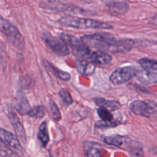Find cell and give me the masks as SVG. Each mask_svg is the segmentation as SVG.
Masks as SVG:
<instances>
[{"label": "cell", "instance_id": "obj_1", "mask_svg": "<svg viewBox=\"0 0 157 157\" xmlns=\"http://www.w3.org/2000/svg\"><path fill=\"white\" fill-rule=\"evenodd\" d=\"M80 39L88 47L98 48L108 53L126 52L134 45V41L131 39L118 40L111 34L105 33L85 35Z\"/></svg>", "mask_w": 157, "mask_h": 157}, {"label": "cell", "instance_id": "obj_2", "mask_svg": "<svg viewBox=\"0 0 157 157\" xmlns=\"http://www.w3.org/2000/svg\"><path fill=\"white\" fill-rule=\"evenodd\" d=\"M58 23L66 27H71L79 29H112V26L102 21H99L92 18H82L72 16L62 17L58 20Z\"/></svg>", "mask_w": 157, "mask_h": 157}, {"label": "cell", "instance_id": "obj_3", "mask_svg": "<svg viewBox=\"0 0 157 157\" xmlns=\"http://www.w3.org/2000/svg\"><path fill=\"white\" fill-rule=\"evenodd\" d=\"M0 31L17 48L20 50L24 48L25 42L18 28L1 15H0Z\"/></svg>", "mask_w": 157, "mask_h": 157}, {"label": "cell", "instance_id": "obj_4", "mask_svg": "<svg viewBox=\"0 0 157 157\" xmlns=\"http://www.w3.org/2000/svg\"><path fill=\"white\" fill-rule=\"evenodd\" d=\"M58 36L78 58L88 59L91 50L90 47L81 39H79L75 36L65 33H60Z\"/></svg>", "mask_w": 157, "mask_h": 157}, {"label": "cell", "instance_id": "obj_5", "mask_svg": "<svg viewBox=\"0 0 157 157\" xmlns=\"http://www.w3.org/2000/svg\"><path fill=\"white\" fill-rule=\"evenodd\" d=\"M0 142L18 156H23L25 151L17 136L2 128H0Z\"/></svg>", "mask_w": 157, "mask_h": 157}, {"label": "cell", "instance_id": "obj_6", "mask_svg": "<svg viewBox=\"0 0 157 157\" xmlns=\"http://www.w3.org/2000/svg\"><path fill=\"white\" fill-rule=\"evenodd\" d=\"M42 38L46 45L56 55L64 56L70 53L68 46L59 38L53 36L50 33L44 32Z\"/></svg>", "mask_w": 157, "mask_h": 157}, {"label": "cell", "instance_id": "obj_7", "mask_svg": "<svg viewBox=\"0 0 157 157\" xmlns=\"http://www.w3.org/2000/svg\"><path fill=\"white\" fill-rule=\"evenodd\" d=\"M137 70L132 66H124L115 70L110 76V81L114 85L123 84L136 76Z\"/></svg>", "mask_w": 157, "mask_h": 157}, {"label": "cell", "instance_id": "obj_8", "mask_svg": "<svg viewBox=\"0 0 157 157\" xmlns=\"http://www.w3.org/2000/svg\"><path fill=\"white\" fill-rule=\"evenodd\" d=\"M40 6L42 8L48 9L53 10H56L59 12H67L75 14H87L88 12L86 10L77 6H75L71 4H63L60 2H53L46 1L40 4Z\"/></svg>", "mask_w": 157, "mask_h": 157}, {"label": "cell", "instance_id": "obj_9", "mask_svg": "<svg viewBox=\"0 0 157 157\" xmlns=\"http://www.w3.org/2000/svg\"><path fill=\"white\" fill-rule=\"evenodd\" d=\"M103 140L108 145L114 146L121 149H129L132 145V140L128 136L113 134L104 137Z\"/></svg>", "mask_w": 157, "mask_h": 157}, {"label": "cell", "instance_id": "obj_10", "mask_svg": "<svg viewBox=\"0 0 157 157\" xmlns=\"http://www.w3.org/2000/svg\"><path fill=\"white\" fill-rule=\"evenodd\" d=\"M129 109L134 114L149 118L154 112L153 107L142 100H135L129 105Z\"/></svg>", "mask_w": 157, "mask_h": 157}, {"label": "cell", "instance_id": "obj_11", "mask_svg": "<svg viewBox=\"0 0 157 157\" xmlns=\"http://www.w3.org/2000/svg\"><path fill=\"white\" fill-rule=\"evenodd\" d=\"M88 59L96 64L107 65L112 62V57L107 52L97 50L90 52Z\"/></svg>", "mask_w": 157, "mask_h": 157}, {"label": "cell", "instance_id": "obj_12", "mask_svg": "<svg viewBox=\"0 0 157 157\" xmlns=\"http://www.w3.org/2000/svg\"><path fill=\"white\" fill-rule=\"evenodd\" d=\"M109 13L113 16H120L126 13L129 9V5L123 1H110L107 4Z\"/></svg>", "mask_w": 157, "mask_h": 157}, {"label": "cell", "instance_id": "obj_13", "mask_svg": "<svg viewBox=\"0 0 157 157\" xmlns=\"http://www.w3.org/2000/svg\"><path fill=\"white\" fill-rule=\"evenodd\" d=\"M9 118L11 124L13 126V129L15 130V134L17 137L18 138V139H20V141L23 144L26 143V137L25 131L17 115L14 112H10Z\"/></svg>", "mask_w": 157, "mask_h": 157}, {"label": "cell", "instance_id": "obj_14", "mask_svg": "<svg viewBox=\"0 0 157 157\" xmlns=\"http://www.w3.org/2000/svg\"><path fill=\"white\" fill-rule=\"evenodd\" d=\"M75 67L80 74L89 75L94 72L96 66L88 59L78 58L75 61Z\"/></svg>", "mask_w": 157, "mask_h": 157}, {"label": "cell", "instance_id": "obj_15", "mask_svg": "<svg viewBox=\"0 0 157 157\" xmlns=\"http://www.w3.org/2000/svg\"><path fill=\"white\" fill-rule=\"evenodd\" d=\"M137 79L145 85L157 83V72H151L148 70L137 71L136 76Z\"/></svg>", "mask_w": 157, "mask_h": 157}, {"label": "cell", "instance_id": "obj_16", "mask_svg": "<svg viewBox=\"0 0 157 157\" xmlns=\"http://www.w3.org/2000/svg\"><path fill=\"white\" fill-rule=\"evenodd\" d=\"M15 109L21 115L28 114L31 107L26 97L23 94H18L15 99Z\"/></svg>", "mask_w": 157, "mask_h": 157}, {"label": "cell", "instance_id": "obj_17", "mask_svg": "<svg viewBox=\"0 0 157 157\" xmlns=\"http://www.w3.org/2000/svg\"><path fill=\"white\" fill-rule=\"evenodd\" d=\"M95 104L99 107L105 108L110 111H113L120 108L121 104L115 100H108L102 98H96L93 99Z\"/></svg>", "mask_w": 157, "mask_h": 157}, {"label": "cell", "instance_id": "obj_18", "mask_svg": "<svg viewBox=\"0 0 157 157\" xmlns=\"http://www.w3.org/2000/svg\"><path fill=\"white\" fill-rule=\"evenodd\" d=\"M37 137L43 147H45L49 142L48 129L46 121H43L39 126Z\"/></svg>", "mask_w": 157, "mask_h": 157}, {"label": "cell", "instance_id": "obj_19", "mask_svg": "<svg viewBox=\"0 0 157 157\" xmlns=\"http://www.w3.org/2000/svg\"><path fill=\"white\" fill-rule=\"evenodd\" d=\"M85 155L87 156H99L100 145L94 142H86L84 145Z\"/></svg>", "mask_w": 157, "mask_h": 157}, {"label": "cell", "instance_id": "obj_20", "mask_svg": "<svg viewBox=\"0 0 157 157\" xmlns=\"http://www.w3.org/2000/svg\"><path fill=\"white\" fill-rule=\"evenodd\" d=\"M140 66L145 70H157V61L149 59V58H142L139 61Z\"/></svg>", "mask_w": 157, "mask_h": 157}, {"label": "cell", "instance_id": "obj_21", "mask_svg": "<svg viewBox=\"0 0 157 157\" xmlns=\"http://www.w3.org/2000/svg\"><path fill=\"white\" fill-rule=\"evenodd\" d=\"M45 107L42 105H39L31 109L28 115L34 118H42L45 115Z\"/></svg>", "mask_w": 157, "mask_h": 157}, {"label": "cell", "instance_id": "obj_22", "mask_svg": "<svg viewBox=\"0 0 157 157\" xmlns=\"http://www.w3.org/2000/svg\"><path fill=\"white\" fill-rule=\"evenodd\" d=\"M97 113L101 120L103 121H113V117L110 111L104 107H99L97 109Z\"/></svg>", "mask_w": 157, "mask_h": 157}, {"label": "cell", "instance_id": "obj_23", "mask_svg": "<svg viewBox=\"0 0 157 157\" xmlns=\"http://www.w3.org/2000/svg\"><path fill=\"white\" fill-rule=\"evenodd\" d=\"M50 66V68L53 71V73L56 75V76L60 80H64V81H67V80H69L71 78V75L70 74L67 72H65L64 71H62V70H60L56 67H55V66H53V65L49 64Z\"/></svg>", "mask_w": 157, "mask_h": 157}, {"label": "cell", "instance_id": "obj_24", "mask_svg": "<svg viewBox=\"0 0 157 157\" xmlns=\"http://www.w3.org/2000/svg\"><path fill=\"white\" fill-rule=\"evenodd\" d=\"M50 107L51 110V113L52 115L53 118L55 121H59L61 119V115L60 110L58 107V105L56 104L55 102L53 100H50Z\"/></svg>", "mask_w": 157, "mask_h": 157}, {"label": "cell", "instance_id": "obj_25", "mask_svg": "<svg viewBox=\"0 0 157 157\" xmlns=\"http://www.w3.org/2000/svg\"><path fill=\"white\" fill-rule=\"evenodd\" d=\"M58 94L63 101L67 104H71L73 102V99L69 93V91L64 88L60 89L58 92Z\"/></svg>", "mask_w": 157, "mask_h": 157}, {"label": "cell", "instance_id": "obj_26", "mask_svg": "<svg viewBox=\"0 0 157 157\" xmlns=\"http://www.w3.org/2000/svg\"><path fill=\"white\" fill-rule=\"evenodd\" d=\"M118 124L115 121H103L101 120L96 123V126L98 128H112L115 127Z\"/></svg>", "mask_w": 157, "mask_h": 157}, {"label": "cell", "instance_id": "obj_27", "mask_svg": "<svg viewBox=\"0 0 157 157\" xmlns=\"http://www.w3.org/2000/svg\"><path fill=\"white\" fill-rule=\"evenodd\" d=\"M149 23L153 25L157 26V13L155 14L153 16H152L150 20H149Z\"/></svg>", "mask_w": 157, "mask_h": 157}, {"label": "cell", "instance_id": "obj_28", "mask_svg": "<svg viewBox=\"0 0 157 157\" xmlns=\"http://www.w3.org/2000/svg\"><path fill=\"white\" fill-rule=\"evenodd\" d=\"M78 2H83V3H90L91 2L92 0H76Z\"/></svg>", "mask_w": 157, "mask_h": 157}]
</instances>
